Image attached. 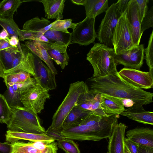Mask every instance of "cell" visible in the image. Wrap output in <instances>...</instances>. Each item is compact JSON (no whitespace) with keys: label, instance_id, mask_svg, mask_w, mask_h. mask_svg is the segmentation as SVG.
<instances>
[{"label":"cell","instance_id":"6da1fadb","mask_svg":"<svg viewBox=\"0 0 153 153\" xmlns=\"http://www.w3.org/2000/svg\"><path fill=\"white\" fill-rule=\"evenodd\" d=\"M88 80L89 91L93 94H105L130 100L134 104L143 105L153 102L152 93L133 87L122 79L118 74L97 78L91 77Z\"/></svg>","mask_w":153,"mask_h":153},{"label":"cell","instance_id":"7a4b0ae2","mask_svg":"<svg viewBox=\"0 0 153 153\" xmlns=\"http://www.w3.org/2000/svg\"><path fill=\"white\" fill-rule=\"evenodd\" d=\"M115 54L113 48L100 43H95L87 54L86 57L94 70L92 77L118 74Z\"/></svg>","mask_w":153,"mask_h":153},{"label":"cell","instance_id":"3957f363","mask_svg":"<svg viewBox=\"0 0 153 153\" xmlns=\"http://www.w3.org/2000/svg\"><path fill=\"white\" fill-rule=\"evenodd\" d=\"M89 91L88 86L83 81H78L70 84L66 97L53 116L50 126L61 131L64 120L76 105L79 97L82 94Z\"/></svg>","mask_w":153,"mask_h":153},{"label":"cell","instance_id":"277c9868","mask_svg":"<svg viewBox=\"0 0 153 153\" xmlns=\"http://www.w3.org/2000/svg\"><path fill=\"white\" fill-rule=\"evenodd\" d=\"M12 108V117L7 125L8 130L38 134L45 133V129L41 126L37 114L22 106H16Z\"/></svg>","mask_w":153,"mask_h":153},{"label":"cell","instance_id":"5b68a950","mask_svg":"<svg viewBox=\"0 0 153 153\" xmlns=\"http://www.w3.org/2000/svg\"><path fill=\"white\" fill-rule=\"evenodd\" d=\"M49 91L36 81L35 85L21 95V102L25 108L37 114L44 109L46 100L50 97Z\"/></svg>","mask_w":153,"mask_h":153},{"label":"cell","instance_id":"8992f818","mask_svg":"<svg viewBox=\"0 0 153 153\" xmlns=\"http://www.w3.org/2000/svg\"><path fill=\"white\" fill-rule=\"evenodd\" d=\"M105 12L99 26L97 38L100 43L112 48L113 34L121 15L117 2L112 4Z\"/></svg>","mask_w":153,"mask_h":153},{"label":"cell","instance_id":"52a82bcc","mask_svg":"<svg viewBox=\"0 0 153 153\" xmlns=\"http://www.w3.org/2000/svg\"><path fill=\"white\" fill-rule=\"evenodd\" d=\"M112 44L115 54L127 51L134 46L126 11L118 19L113 34Z\"/></svg>","mask_w":153,"mask_h":153},{"label":"cell","instance_id":"ba28073f","mask_svg":"<svg viewBox=\"0 0 153 153\" xmlns=\"http://www.w3.org/2000/svg\"><path fill=\"white\" fill-rule=\"evenodd\" d=\"M95 18L86 17L82 21L77 23L71 33V44L87 46L94 42L97 38L94 28Z\"/></svg>","mask_w":153,"mask_h":153},{"label":"cell","instance_id":"9c48e42d","mask_svg":"<svg viewBox=\"0 0 153 153\" xmlns=\"http://www.w3.org/2000/svg\"><path fill=\"white\" fill-rule=\"evenodd\" d=\"M120 77L135 88L148 89L153 87V75L149 72L123 68L118 72Z\"/></svg>","mask_w":153,"mask_h":153},{"label":"cell","instance_id":"30bf717a","mask_svg":"<svg viewBox=\"0 0 153 153\" xmlns=\"http://www.w3.org/2000/svg\"><path fill=\"white\" fill-rule=\"evenodd\" d=\"M11 153H57V143L39 140L26 143L19 141L10 143Z\"/></svg>","mask_w":153,"mask_h":153},{"label":"cell","instance_id":"8fae6325","mask_svg":"<svg viewBox=\"0 0 153 153\" xmlns=\"http://www.w3.org/2000/svg\"><path fill=\"white\" fill-rule=\"evenodd\" d=\"M144 50L143 45L141 44L126 52L115 54L116 62L123 65L125 68L140 70L143 63Z\"/></svg>","mask_w":153,"mask_h":153},{"label":"cell","instance_id":"7c38bea8","mask_svg":"<svg viewBox=\"0 0 153 153\" xmlns=\"http://www.w3.org/2000/svg\"><path fill=\"white\" fill-rule=\"evenodd\" d=\"M34 72L33 77L44 88L48 90L55 89L56 87L55 74L39 57L34 54Z\"/></svg>","mask_w":153,"mask_h":153},{"label":"cell","instance_id":"4fadbf2b","mask_svg":"<svg viewBox=\"0 0 153 153\" xmlns=\"http://www.w3.org/2000/svg\"><path fill=\"white\" fill-rule=\"evenodd\" d=\"M126 14L134 46H138L140 45L143 33L141 30V21L136 0H130Z\"/></svg>","mask_w":153,"mask_h":153},{"label":"cell","instance_id":"5bb4252c","mask_svg":"<svg viewBox=\"0 0 153 153\" xmlns=\"http://www.w3.org/2000/svg\"><path fill=\"white\" fill-rule=\"evenodd\" d=\"M36 84L34 77H30L25 82L15 84H6L7 88V98H6L10 106H22L20 98L22 94L27 89Z\"/></svg>","mask_w":153,"mask_h":153},{"label":"cell","instance_id":"9a60e30c","mask_svg":"<svg viewBox=\"0 0 153 153\" xmlns=\"http://www.w3.org/2000/svg\"><path fill=\"white\" fill-rule=\"evenodd\" d=\"M40 42L51 59L64 69L68 65L69 59L67 52L68 46L59 42L53 43Z\"/></svg>","mask_w":153,"mask_h":153},{"label":"cell","instance_id":"2e32d148","mask_svg":"<svg viewBox=\"0 0 153 153\" xmlns=\"http://www.w3.org/2000/svg\"><path fill=\"white\" fill-rule=\"evenodd\" d=\"M101 97L100 94H93L89 91L80 95L75 107L102 116H108L110 115L105 114L101 106Z\"/></svg>","mask_w":153,"mask_h":153},{"label":"cell","instance_id":"e0dca14e","mask_svg":"<svg viewBox=\"0 0 153 153\" xmlns=\"http://www.w3.org/2000/svg\"><path fill=\"white\" fill-rule=\"evenodd\" d=\"M126 128V125L121 123L115 126L108 138V153H124L125 133Z\"/></svg>","mask_w":153,"mask_h":153},{"label":"cell","instance_id":"ac0fdd59","mask_svg":"<svg viewBox=\"0 0 153 153\" xmlns=\"http://www.w3.org/2000/svg\"><path fill=\"white\" fill-rule=\"evenodd\" d=\"M120 115L144 124L153 125V113L146 111L142 105L134 104L131 107L125 109Z\"/></svg>","mask_w":153,"mask_h":153},{"label":"cell","instance_id":"d6986e66","mask_svg":"<svg viewBox=\"0 0 153 153\" xmlns=\"http://www.w3.org/2000/svg\"><path fill=\"white\" fill-rule=\"evenodd\" d=\"M127 138L138 144L153 148V130L148 127H137L128 131Z\"/></svg>","mask_w":153,"mask_h":153},{"label":"cell","instance_id":"ffe728a7","mask_svg":"<svg viewBox=\"0 0 153 153\" xmlns=\"http://www.w3.org/2000/svg\"><path fill=\"white\" fill-rule=\"evenodd\" d=\"M101 95V106L106 114L120 115L125 109L120 98L105 94Z\"/></svg>","mask_w":153,"mask_h":153},{"label":"cell","instance_id":"44dd1931","mask_svg":"<svg viewBox=\"0 0 153 153\" xmlns=\"http://www.w3.org/2000/svg\"><path fill=\"white\" fill-rule=\"evenodd\" d=\"M6 142L10 143L20 140L31 142L41 140L54 142L55 140L45 133L42 134L13 131L8 130L5 135Z\"/></svg>","mask_w":153,"mask_h":153},{"label":"cell","instance_id":"7402d4cb","mask_svg":"<svg viewBox=\"0 0 153 153\" xmlns=\"http://www.w3.org/2000/svg\"><path fill=\"white\" fill-rule=\"evenodd\" d=\"M25 45L34 54L44 62L54 74H57V71L53 60L40 41L29 40L25 42Z\"/></svg>","mask_w":153,"mask_h":153},{"label":"cell","instance_id":"603a6c76","mask_svg":"<svg viewBox=\"0 0 153 153\" xmlns=\"http://www.w3.org/2000/svg\"><path fill=\"white\" fill-rule=\"evenodd\" d=\"M23 48L24 55L20 62L14 68L5 72L4 74L23 71L34 76V54L25 45Z\"/></svg>","mask_w":153,"mask_h":153},{"label":"cell","instance_id":"cb8c5ba5","mask_svg":"<svg viewBox=\"0 0 153 153\" xmlns=\"http://www.w3.org/2000/svg\"><path fill=\"white\" fill-rule=\"evenodd\" d=\"M38 1L43 4L45 16L48 19H62L65 0H41Z\"/></svg>","mask_w":153,"mask_h":153},{"label":"cell","instance_id":"d4e9b609","mask_svg":"<svg viewBox=\"0 0 153 153\" xmlns=\"http://www.w3.org/2000/svg\"><path fill=\"white\" fill-rule=\"evenodd\" d=\"M48 19L43 17H35L26 21L24 24L22 30L43 34L52 26Z\"/></svg>","mask_w":153,"mask_h":153},{"label":"cell","instance_id":"484cf974","mask_svg":"<svg viewBox=\"0 0 153 153\" xmlns=\"http://www.w3.org/2000/svg\"><path fill=\"white\" fill-rule=\"evenodd\" d=\"M86 17L95 18L109 7L108 0H85Z\"/></svg>","mask_w":153,"mask_h":153},{"label":"cell","instance_id":"4316f807","mask_svg":"<svg viewBox=\"0 0 153 153\" xmlns=\"http://www.w3.org/2000/svg\"><path fill=\"white\" fill-rule=\"evenodd\" d=\"M27 1L20 0H3L0 2V18H13L14 13L17 11L21 4Z\"/></svg>","mask_w":153,"mask_h":153},{"label":"cell","instance_id":"83f0119b","mask_svg":"<svg viewBox=\"0 0 153 153\" xmlns=\"http://www.w3.org/2000/svg\"><path fill=\"white\" fill-rule=\"evenodd\" d=\"M43 35L49 43L59 42L64 43L67 46L71 44V33H66L50 28L43 34Z\"/></svg>","mask_w":153,"mask_h":153},{"label":"cell","instance_id":"f1b7e54d","mask_svg":"<svg viewBox=\"0 0 153 153\" xmlns=\"http://www.w3.org/2000/svg\"><path fill=\"white\" fill-rule=\"evenodd\" d=\"M93 113L91 112L82 110L75 107L71 110L64 120L62 124V129L79 123L87 115Z\"/></svg>","mask_w":153,"mask_h":153},{"label":"cell","instance_id":"f546056e","mask_svg":"<svg viewBox=\"0 0 153 153\" xmlns=\"http://www.w3.org/2000/svg\"><path fill=\"white\" fill-rule=\"evenodd\" d=\"M20 44L18 47H12L0 51V59L2 62L4 72L11 68L13 59L20 49Z\"/></svg>","mask_w":153,"mask_h":153},{"label":"cell","instance_id":"4dcf8cb0","mask_svg":"<svg viewBox=\"0 0 153 153\" xmlns=\"http://www.w3.org/2000/svg\"><path fill=\"white\" fill-rule=\"evenodd\" d=\"M12 113V109L5 97L0 94V123L7 125L11 119Z\"/></svg>","mask_w":153,"mask_h":153},{"label":"cell","instance_id":"1f68e13d","mask_svg":"<svg viewBox=\"0 0 153 153\" xmlns=\"http://www.w3.org/2000/svg\"><path fill=\"white\" fill-rule=\"evenodd\" d=\"M31 76L27 72L21 71L5 74L3 79L5 84H15L25 81L31 77Z\"/></svg>","mask_w":153,"mask_h":153},{"label":"cell","instance_id":"d6a6232c","mask_svg":"<svg viewBox=\"0 0 153 153\" xmlns=\"http://www.w3.org/2000/svg\"><path fill=\"white\" fill-rule=\"evenodd\" d=\"M17 33L20 41L34 40L48 42V41L47 38L43 35L40 33L20 29H18Z\"/></svg>","mask_w":153,"mask_h":153},{"label":"cell","instance_id":"836d02e7","mask_svg":"<svg viewBox=\"0 0 153 153\" xmlns=\"http://www.w3.org/2000/svg\"><path fill=\"white\" fill-rule=\"evenodd\" d=\"M53 24L50 28L56 30L66 33H69L68 29L71 28L74 30L77 25V23L72 22L71 19L61 20L58 19L53 22Z\"/></svg>","mask_w":153,"mask_h":153},{"label":"cell","instance_id":"e575fe53","mask_svg":"<svg viewBox=\"0 0 153 153\" xmlns=\"http://www.w3.org/2000/svg\"><path fill=\"white\" fill-rule=\"evenodd\" d=\"M0 25L7 32L10 38L13 36L19 37L17 30L19 28L13 18H0Z\"/></svg>","mask_w":153,"mask_h":153},{"label":"cell","instance_id":"d590c367","mask_svg":"<svg viewBox=\"0 0 153 153\" xmlns=\"http://www.w3.org/2000/svg\"><path fill=\"white\" fill-rule=\"evenodd\" d=\"M57 145L66 153H80L78 146L72 140L65 138L58 141Z\"/></svg>","mask_w":153,"mask_h":153},{"label":"cell","instance_id":"8d00e7d4","mask_svg":"<svg viewBox=\"0 0 153 153\" xmlns=\"http://www.w3.org/2000/svg\"><path fill=\"white\" fill-rule=\"evenodd\" d=\"M153 31L150 35L148 44L147 48L144 50L146 54L145 59L149 67V72L153 75Z\"/></svg>","mask_w":153,"mask_h":153},{"label":"cell","instance_id":"74e56055","mask_svg":"<svg viewBox=\"0 0 153 153\" xmlns=\"http://www.w3.org/2000/svg\"><path fill=\"white\" fill-rule=\"evenodd\" d=\"M153 7L148 10L141 22V29L143 33L146 30L153 26Z\"/></svg>","mask_w":153,"mask_h":153},{"label":"cell","instance_id":"f35d334b","mask_svg":"<svg viewBox=\"0 0 153 153\" xmlns=\"http://www.w3.org/2000/svg\"><path fill=\"white\" fill-rule=\"evenodd\" d=\"M136 0L137 4L138 11L141 22L148 10V4L149 0Z\"/></svg>","mask_w":153,"mask_h":153},{"label":"cell","instance_id":"ab89813d","mask_svg":"<svg viewBox=\"0 0 153 153\" xmlns=\"http://www.w3.org/2000/svg\"><path fill=\"white\" fill-rule=\"evenodd\" d=\"M45 133L55 140L59 141L65 138L61 134V131L55 129L50 126L45 131Z\"/></svg>","mask_w":153,"mask_h":153},{"label":"cell","instance_id":"60d3db41","mask_svg":"<svg viewBox=\"0 0 153 153\" xmlns=\"http://www.w3.org/2000/svg\"><path fill=\"white\" fill-rule=\"evenodd\" d=\"M138 145L129 139L125 138V149L129 153H138Z\"/></svg>","mask_w":153,"mask_h":153},{"label":"cell","instance_id":"b9f144b4","mask_svg":"<svg viewBox=\"0 0 153 153\" xmlns=\"http://www.w3.org/2000/svg\"><path fill=\"white\" fill-rule=\"evenodd\" d=\"M12 147L10 143L5 142H0V153H11Z\"/></svg>","mask_w":153,"mask_h":153},{"label":"cell","instance_id":"7bdbcfd3","mask_svg":"<svg viewBox=\"0 0 153 153\" xmlns=\"http://www.w3.org/2000/svg\"><path fill=\"white\" fill-rule=\"evenodd\" d=\"M129 1L130 0H119L117 2L119 11L121 15L126 11Z\"/></svg>","mask_w":153,"mask_h":153},{"label":"cell","instance_id":"ee69618b","mask_svg":"<svg viewBox=\"0 0 153 153\" xmlns=\"http://www.w3.org/2000/svg\"><path fill=\"white\" fill-rule=\"evenodd\" d=\"M138 153H153V148L138 145Z\"/></svg>","mask_w":153,"mask_h":153},{"label":"cell","instance_id":"f6af8a7d","mask_svg":"<svg viewBox=\"0 0 153 153\" xmlns=\"http://www.w3.org/2000/svg\"><path fill=\"white\" fill-rule=\"evenodd\" d=\"M12 47L13 46L10 45L8 40L0 38V51L7 49Z\"/></svg>","mask_w":153,"mask_h":153},{"label":"cell","instance_id":"bcb514c9","mask_svg":"<svg viewBox=\"0 0 153 153\" xmlns=\"http://www.w3.org/2000/svg\"><path fill=\"white\" fill-rule=\"evenodd\" d=\"M8 41L10 45L13 47H18L19 44V37L16 36H13L10 37Z\"/></svg>","mask_w":153,"mask_h":153},{"label":"cell","instance_id":"7dc6e473","mask_svg":"<svg viewBox=\"0 0 153 153\" xmlns=\"http://www.w3.org/2000/svg\"><path fill=\"white\" fill-rule=\"evenodd\" d=\"M0 38L7 39L8 40L10 38L7 32L4 29L0 33Z\"/></svg>","mask_w":153,"mask_h":153},{"label":"cell","instance_id":"c3c4849f","mask_svg":"<svg viewBox=\"0 0 153 153\" xmlns=\"http://www.w3.org/2000/svg\"><path fill=\"white\" fill-rule=\"evenodd\" d=\"M71 1L76 4L84 6L85 0H71Z\"/></svg>","mask_w":153,"mask_h":153},{"label":"cell","instance_id":"681fc988","mask_svg":"<svg viewBox=\"0 0 153 153\" xmlns=\"http://www.w3.org/2000/svg\"><path fill=\"white\" fill-rule=\"evenodd\" d=\"M4 75L3 66L0 59V77L3 78Z\"/></svg>","mask_w":153,"mask_h":153},{"label":"cell","instance_id":"f907efd6","mask_svg":"<svg viewBox=\"0 0 153 153\" xmlns=\"http://www.w3.org/2000/svg\"><path fill=\"white\" fill-rule=\"evenodd\" d=\"M124 153H129L125 149V152Z\"/></svg>","mask_w":153,"mask_h":153},{"label":"cell","instance_id":"816d5d0a","mask_svg":"<svg viewBox=\"0 0 153 153\" xmlns=\"http://www.w3.org/2000/svg\"><path fill=\"white\" fill-rule=\"evenodd\" d=\"M108 153L107 152V153Z\"/></svg>","mask_w":153,"mask_h":153}]
</instances>
